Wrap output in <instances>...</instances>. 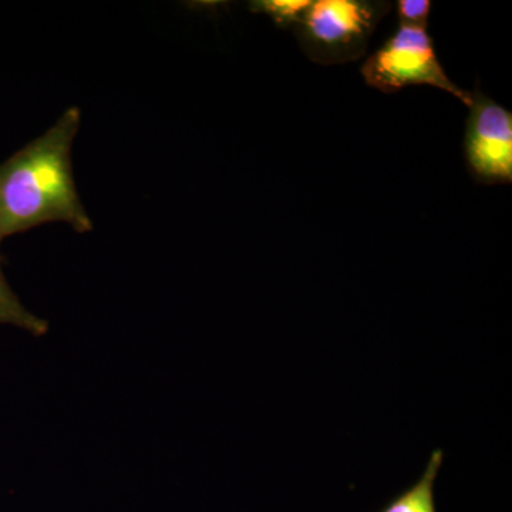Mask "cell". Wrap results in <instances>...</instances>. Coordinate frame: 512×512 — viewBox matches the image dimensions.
<instances>
[{"label": "cell", "instance_id": "277c9868", "mask_svg": "<svg viewBox=\"0 0 512 512\" xmlns=\"http://www.w3.org/2000/svg\"><path fill=\"white\" fill-rule=\"evenodd\" d=\"M464 134L468 173L478 184L512 183V113L480 89L471 93Z\"/></svg>", "mask_w": 512, "mask_h": 512}, {"label": "cell", "instance_id": "6da1fadb", "mask_svg": "<svg viewBox=\"0 0 512 512\" xmlns=\"http://www.w3.org/2000/svg\"><path fill=\"white\" fill-rule=\"evenodd\" d=\"M80 110L70 107L28 146L0 164V242L49 222L79 234L93 229L74 183L72 147Z\"/></svg>", "mask_w": 512, "mask_h": 512}, {"label": "cell", "instance_id": "5b68a950", "mask_svg": "<svg viewBox=\"0 0 512 512\" xmlns=\"http://www.w3.org/2000/svg\"><path fill=\"white\" fill-rule=\"evenodd\" d=\"M443 458V450L434 451L420 480L402 494L397 495L392 503L380 512H436L434 484L443 466Z\"/></svg>", "mask_w": 512, "mask_h": 512}, {"label": "cell", "instance_id": "52a82bcc", "mask_svg": "<svg viewBox=\"0 0 512 512\" xmlns=\"http://www.w3.org/2000/svg\"><path fill=\"white\" fill-rule=\"evenodd\" d=\"M311 2L312 0H254L249 2L248 8L251 12L269 16L278 28L291 30Z\"/></svg>", "mask_w": 512, "mask_h": 512}, {"label": "cell", "instance_id": "3957f363", "mask_svg": "<svg viewBox=\"0 0 512 512\" xmlns=\"http://www.w3.org/2000/svg\"><path fill=\"white\" fill-rule=\"evenodd\" d=\"M360 72L367 86L379 92L394 94L409 86H431L471 106V93L451 82L427 29L399 26L396 35L363 63Z\"/></svg>", "mask_w": 512, "mask_h": 512}, {"label": "cell", "instance_id": "7a4b0ae2", "mask_svg": "<svg viewBox=\"0 0 512 512\" xmlns=\"http://www.w3.org/2000/svg\"><path fill=\"white\" fill-rule=\"evenodd\" d=\"M392 3L384 0H312L291 29L302 52L322 66L356 62Z\"/></svg>", "mask_w": 512, "mask_h": 512}, {"label": "cell", "instance_id": "ba28073f", "mask_svg": "<svg viewBox=\"0 0 512 512\" xmlns=\"http://www.w3.org/2000/svg\"><path fill=\"white\" fill-rule=\"evenodd\" d=\"M431 12L429 0H399L397 18L399 25L406 28L427 29Z\"/></svg>", "mask_w": 512, "mask_h": 512}, {"label": "cell", "instance_id": "8992f818", "mask_svg": "<svg viewBox=\"0 0 512 512\" xmlns=\"http://www.w3.org/2000/svg\"><path fill=\"white\" fill-rule=\"evenodd\" d=\"M0 323L18 326L35 336H42L47 332V322L37 318L22 305L6 282L2 268H0Z\"/></svg>", "mask_w": 512, "mask_h": 512}]
</instances>
